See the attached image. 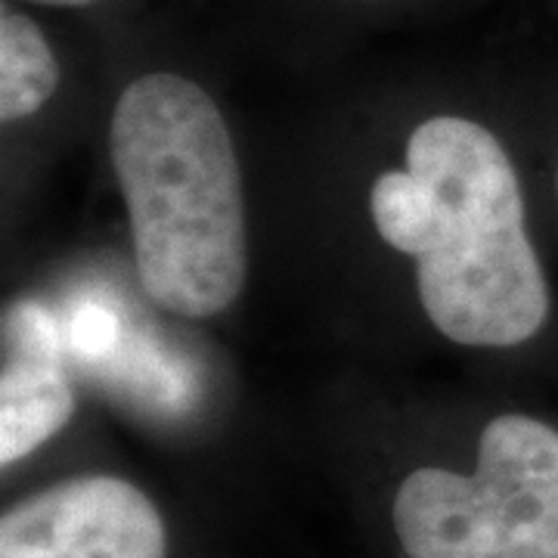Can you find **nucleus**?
I'll use <instances>...</instances> for the list:
<instances>
[{"label":"nucleus","instance_id":"3","mask_svg":"<svg viewBox=\"0 0 558 558\" xmlns=\"http://www.w3.org/2000/svg\"><path fill=\"white\" fill-rule=\"evenodd\" d=\"M391 521L407 558H558V432L502 413L481 432L472 475L410 472Z\"/></svg>","mask_w":558,"mask_h":558},{"label":"nucleus","instance_id":"8","mask_svg":"<svg viewBox=\"0 0 558 558\" xmlns=\"http://www.w3.org/2000/svg\"><path fill=\"white\" fill-rule=\"evenodd\" d=\"M556 196H558V171H556Z\"/></svg>","mask_w":558,"mask_h":558},{"label":"nucleus","instance_id":"6","mask_svg":"<svg viewBox=\"0 0 558 558\" xmlns=\"http://www.w3.org/2000/svg\"><path fill=\"white\" fill-rule=\"evenodd\" d=\"M60 87V62L35 22L20 10H0V119L35 116Z\"/></svg>","mask_w":558,"mask_h":558},{"label":"nucleus","instance_id":"4","mask_svg":"<svg viewBox=\"0 0 558 558\" xmlns=\"http://www.w3.org/2000/svg\"><path fill=\"white\" fill-rule=\"evenodd\" d=\"M0 558H168V531L137 484L84 475L7 509Z\"/></svg>","mask_w":558,"mask_h":558},{"label":"nucleus","instance_id":"5","mask_svg":"<svg viewBox=\"0 0 558 558\" xmlns=\"http://www.w3.org/2000/svg\"><path fill=\"white\" fill-rule=\"evenodd\" d=\"M75 413L60 357L13 351L0 379V465H13L65 428Z\"/></svg>","mask_w":558,"mask_h":558},{"label":"nucleus","instance_id":"7","mask_svg":"<svg viewBox=\"0 0 558 558\" xmlns=\"http://www.w3.org/2000/svg\"><path fill=\"white\" fill-rule=\"evenodd\" d=\"M32 3H47V7H87L97 0H32Z\"/></svg>","mask_w":558,"mask_h":558},{"label":"nucleus","instance_id":"1","mask_svg":"<svg viewBox=\"0 0 558 558\" xmlns=\"http://www.w3.org/2000/svg\"><path fill=\"white\" fill-rule=\"evenodd\" d=\"M369 208L381 240L416 258L418 301L440 336L512 348L543 329L549 282L515 165L487 128L459 116L422 121L407 168L376 180Z\"/></svg>","mask_w":558,"mask_h":558},{"label":"nucleus","instance_id":"2","mask_svg":"<svg viewBox=\"0 0 558 558\" xmlns=\"http://www.w3.org/2000/svg\"><path fill=\"white\" fill-rule=\"evenodd\" d=\"M109 156L146 295L180 317L227 311L248 252L240 161L215 100L196 81L143 75L116 102Z\"/></svg>","mask_w":558,"mask_h":558}]
</instances>
